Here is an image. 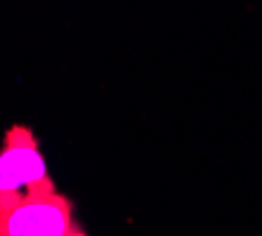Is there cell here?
<instances>
[{
    "label": "cell",
    "instance_id": "cell-1",
    "mask_svg": "<svg viewBox=\"0 0 262 236\" xmlns=\"http://www.w3.org/2000/svg\"><path fill=\"white\" fill-rule=\"evenodd\" d=\"M57 194L36 133L29 125H12L0 149V208H14L33 196Z\"/></svg>",
    "mask_w": 262,
    "mask_h": 236
},
{
    "label": "cell",
    "instance_id": "cell-2",
    "mask_svg": "<svg viewBox=\"0 0 262 236\" xmlns=\"http://www.w3.org/2000/svg\"><path fill=\"white\" fill-rule=\"evenodd\" d=\"M73 222L71 199L59 191L0 208V236H61Z\"/></svg>",
    "mask_w": 262,
    "mask_h": 236
}]
</instances>
